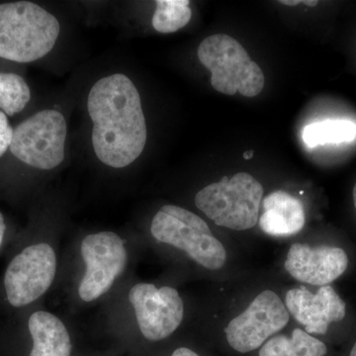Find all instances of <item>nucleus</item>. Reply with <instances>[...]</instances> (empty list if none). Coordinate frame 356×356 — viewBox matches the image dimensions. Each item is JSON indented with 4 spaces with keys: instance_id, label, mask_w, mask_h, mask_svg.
I'll use <instances>...</instances> for the list:
<instances>
[{
    "instance_id": "obj_6",
    "label": "nucleus",
    "mask_w": 356,
    "mask_h": 356,
    "mask_svg": "<svg viewBox=\"0 0 356 356\" xmlns=\"http://www.w3.org/2000/svg\"><path fill=\"white\" fill-rule=\"evenodd\" d=\"M65 138L64 115L57 110H43L14 129L9 149L26 165L53 170L64 161Z\"/></svg>"
},
{
    "instance_id": "obj_26",
    "label": "nucleus",
    "mask_w": 356,
    "mask_h": 356,
    "mask_svg": "<svg viewBox=\"0 0 356 356\" xmlns=\"http://www.w3.org/2000/svg\"><path fill=\"white\" fill-rule=\"evenodd\" d=\"M350 356H356V343H355V346H353V350L350 351Z\"/></svg>"
},
{
    "instance_id": "obj_8",
    "label": "nucleus",
    "mask_w": 356,
    "mask_h": 356,
    "mask_svg": "<svg viewBox=\"0 0 356 356\" xmlns=\"http://www.w3.org/2000/svg\"><path fill=\"white\" fill-rule=\"evenodd\" d=\"M86 269L79 288L86 302L99 298L109 291L127 264V250L120 236L102 232L84 238L81 247Z\"/></svg>"
},
{
    "instance_id": "obj_14",
    "label": "nucleus",
    "mask_w": 356,
    "mask_h": 356,
    "mask_svg": "<svg viewBox=\"0 0 356 356\" xmlns=\"http://www.w3.org/2000/svg\"><path fill=\"white\" fill-rule=\"evenodd\" d=\"M33 339L29 356H70L72 343L62 321L49 312L33 314L28 322Z\"/></svg>"
},
{
    "instance_id": "obj_24",
    "label": "nucleus",
    "mask_w": 356,
    "mask_h": 356,
    "mask_svg": "<svg viewBox=\"0 0 356 356\" xmlns=\"http://www.w3.org/2000/svg\"><path fill=\"white\" fill-rule=\"evenodd\" d=\"M252 156H254V151L245 152V153L243 154V159H250Z\"/></svg>"
},
{
    "instance_id": "obj_3",
    "label": "nucleus",
    "mask_w": 356,
    "mask_h": 356,
    "mask_svg": "<svg viewBox=\"0 0 356 356\" xmlns=\"http://www.w3.org/2000/svg\"><path fill=\"white\" fill-rule=\"evenodd\" d=\"M264 187L247 172L204 187L196 194L195 204L217 226L245 231L257 226Z\"/></svg>"
},
{
    "instance_id": "obj_19",
    "label": "nucleus",
    "mask_w": 356,
    "mask_h": 356,
    "mask_svg": "<svg viewBox=\"0 0 356 356\" xmlns=\"http://www.w3.org/2000/svg\"><path fill=\"white\" fill-rule=\"evenodd\" d=\"M13 131V129L9 125L6 113L0 111V158L6 154L7 149L10 147Z\"/></svg>"
},
{
    "instance_id": "obj_1",
    "label": "nucleus",
    "mask_w": 356,
    "mask_h": 356,
    "mask_svg": "<svg viewBox=\"0 0 356 356\" xmlns=\"http://www.w3.org/2000/svg\"><path fill=\"white\" fill-rule=\"evenodd\" d=\"M88 109L93 149L102 163L123 168L139 158L147 143L146 119L139 91L127 76L112 74L93 84Z\"/></svg>"
},
{
    "instance_id": "obj_5",
    "label": "nucleus",
    "mask_w": 356,
    "mask_h": 356,
    "mask_svg": "<svg viewBox=\"0 0 356 356\" xmlns=\"http://www.w3.org/2000/svg\"><path fill=\"white\" fill-rule=\"evenodd\" d=\"M151 233L159 242L186 252L201 266L218 270L227 261V252L213 235L207 222L191 211L175 205H165L156 213Z\"/></svg>"
},
{
    "instance_id": "obj_22",
    "label": "nucleus",
    "mask_w": 356,
    "mask_h": 356,
    "mask_svg": "<svg viewBox=\"0 0 356 356\" xmlns=\"http://www.w3.org/2000/svg\"><path fill=\"white\" fill-rule=\"evenodd\" d=\"M280 3L284 4V6H295L302 3V1H300V0H293V1H290V0H283V1H280Z\"/></svg>"
},
{
    "instance_id": "obj_15",
    "label": "nucleus",
    "mask_w": 356,
    "mask_h": 356,
    "mask_svg": "<svg viewBox=\"0 0 356 356\" xmlns=\"http://www.w3.org/2000/svg\"><path fill=\"white\" fill-rule=\"evenodd\" d=\"M327 346L320 339L301 329H295L291 337L277 334L267 341L259 356H325Z\"/></svg>"
},
{
    "instance_id": "obj_18",
    "label": "nucleus",
    "mask_w": 356,
    "mask_h": 356,
    "mask_svg": "<svg viewBox=\"0 0 356 356\" xmlns=\"http://www.w3.org/2000/svg\"><path fill=\"white\" fill-rule=\"evenodd\" d=\"M31 98L24 79L15 74L0 72V108L13 116L25 108Z\"/></svg>"
},
{
    "instance_id": "obj_25",
    "label": "nucleus",
    "mask_w": 356,
    "mask_h": 356,
    "mask_svg": "<svg viewBox=\"0 0 356 356\" xmlns=\"http://www.w3.org/2000/svg\"><path fill=\"white\" fill-rule=\"evenodd\" d=\"M353 202H355V207L356 210V184L355 185V188H353Z\"/></svg>"
},
{
    "instance_id": "obj_12",
    "label": "nucleus",
    "mask_w": 356,
    "mask_h": 356,
    "mask_svg": "<svg viewBox=\"0 0 356 356\" xmlns=\"http://www.w3.org/2000/svg\"><path fill=\"white\" fill-rule=\"evenodd\" d=\"M285 304L288 312L305 327L309 334H327L329 325L343 321L346 314V303L330 285L321 287L317 294L305 287L289 290Z\"/></svg>"
},
{
    "instance_id": "obj_20",
    "label": "nucleus",
    "mask_w": 356,
    "mask_h": 356,
    "mask_svg": "<svg viewBox=\"0 0 356 356\" xmlns=\"http://www.w3.org/2000/svg\"><path fill=\"white\" fill-rule=\"evenodd\" d=\"M172 356H200L197 353H194L193 350H189L186 348H177L175 353H172Z\"/></svg>"
},
{
    "instance_id": "obj_9",
    "label": "nucleus",
    "mask_w": 356,
    "mask_h": 356,
    "mask_svg": "<svg viewBox=\"0 0 356 356\" xmlns=\"http://www.w3.org/2000/svg\"><path fill=\"white\" fill-rule=\"evenodd\" d=\"M289 318V312L277 294L264 290L247 310L229 323L225 329L227 341L238 353H250L284 329Z\"/></svg>"
},
{
    "instance_id": "obj_13",
    "label": "nucleus",
    "mask_w": 356,
    "mask_h": 356,
    "mask_svg": "<svg viewBox=\"0 0 356 356\" xmlns=\"http://www.w3.org/2000/svg\"><path fill=\"white\" fill-rule=\"evenodd\" d=\"M259 218L262 232L271 236H295L305 226V211L301 201L285 191H274L262 201Z\"/></svg>"
},
{
    "instance_id": "obj_17",
    "label": "nucleus",
    "mask_w": 356,
    "mask_h": 356,
    "mask_svg": "<svg viewBox=\"0 0 356 356\" xmlns=\"http://www.w3.org/2000/svg\"><path fill=\"white\" fill-rule=\"evenodd\" d=\"M153 20L154 29L168 34L175 33L188 24L192 13L188 0H159L156 2Z\"/></svg>"
},
{
    "instance_id": "obj_10",
    "label": "nucleus",
    "mask_w": 356,
    "mask_h": 356,
    "mask_svg": "<svg viewBox=\"0 0 356 356\" xmlns=\"http://www.w3.org/2000/svg\"><path fill=\"white\" fill-rule=\"evenodd\" d=\"M143 336L152 341L165 339L177 331L184 320V307L177 290L139 283L129 293Z\"/></svg>"
},
{
    "instance_id": "obj_4",
    "label": "nucleus",
    "mask_w": 356,
    "mask_h": 356,
    "mask_svg": "<svg viewBox=\"0 0 356 356\" xmlns=\"http://www.w3.org/2000/svg\"><path fill=\"white\" fill-rule=\"evenodd\" d=\"M198 60L210 70L211 84L219 92L254 97L264 88V74L242 44L233 37L216 34L199 44Z\"/></svg>"
},
{
    "instance_id": "obj_2",
    "label": "nucleus",
    "mask_w": 356,
    "mask_h": 356,
    "mask_svg": "<svg viewBox=\"0 0 356 356\" xmlns=\"http://www.w3.org/2000/svg\"><path fill=\"white\" fill-rule=\"evenodd\" d=\"M57 18L29 1L0 4V58L31 63L44 57L60 34Z\"/></svg>"
},
{
    "instance_id": "obj_7",
    "label": "nucleus",
    "mask_w": 356,
    "mask_h": 356,
    "mask_svg": "<svg viewBox=\"0 0 356 356\" xmlns=\"http://www.w3.org/2000/svg\"><path fill=\"white\" fill-rule=\"evenodd\" d=\"M57 271V257L48 243L23 250L9 264L4 286L9 303L23 307L36 301L51 287Z\"/></svg>"
},
{
    "instance_id": "obj_11",
    "label": "nucleus",
    "mask_w": 356,
    "mask_h": 356,
    "mask_svg": "<svg viewBox=\"0 0 356 356\" xmlns=\"http://www.w3.org/2000/svg\"><path fill=\"white\" fill-rule=\"evenodd\" d=\"M284 266L288 273L300 282L325 286L346 273L348 257L341 248L293 243Z\"/></svg>"
},
{
    "instance_id": "obj_21",
    "label": "nucleus",
    "mask_w": 356,
    "mask_h": 356,
    "mask_svg": "<svg viewBox=\"0 0 356 356\" xmlns=\"http://www.w3.org/2000/svg\"><path fill=\"white\" fill-rule=\"evenodd\" d=\"M6 222H4L3 215L0 213V245H1L2 241H3L4 234H6Z\"/></svg>"
},
{
    "instance_id": "obj_16",
    "label": "nucleus",
    "mask_w": 356,
    "mask_h": 356,
    "mask_svg": "<svg viewBox=\"0 0 356 356\" xmlns=\"http://www.w3.org/2000/svg\"><path fill=\"white\" fill-rule=\"evenodd\" d=\"M309 147L350 143L356 139V124L348 120H325L309 124L302 133Z\"/></svg>"
},
{
    "instance_id": "obj_23",
    "label": "nucleus",
    "mask_w": 356,
    "mask_h": 356,
    "mask_svg": "<svg viewBox=\"0 0 356 356\" xmlns=\"http://www.w3.org/2000/svg\"><path fill=\"white\" fill-rule=\"evenodd\" d=\"M302 3L305 4L307 6L315 7L317 6L318 1H316V0H305V1H302Z\"/></svg>"
}]
</instances>
